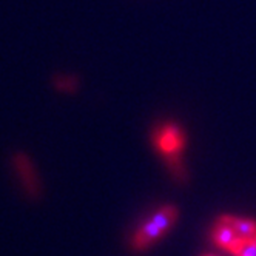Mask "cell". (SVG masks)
Listing matches in <instances>:
<instances>
[{
    "label": "cell",
    "instance_id": "3957f363",
    "mask_svg": "<svg viewBox=\"0 0 256 256\" xmlns=\"http://www.w3.org/2000/svg\"><path fill=\"white\" fill-rule=\"evenodd\" d=\"M221 221L228 224L234 233L240 236L242 241H256V222L253 221H246V219H236L232 216H224Z\"/></svg>",
    "mask_w": 256,
    "mask_h": 256
},
{
    "label": "cell",
    "instance_id": "7a4b0ae2",
    "mask_svg": "<svg viewBox=\"0 0 256 256\" xmlns=\"http://www.w3.org/2000/svg\"><path fill=\"white\" fill-rule=\"evenodd\" d=\"M156 142L162 153H166L167 156H176L182 147V134L176 126L167 125L158 133Z\"/></svg>",
    "mask_w": 256,
    "mask_h": 256
},
{
    "label": "cell",
    "instance_id": "6da1fadb",
    "mask_svg": "<svg viewBox=\"0 0 256 256\" xmlns=\"http://www.w3.org/2000/svg\"><path fill=\"white\" fill-rule=\"evenodd\" d=\"M176 216H178V212L174 207L160 208L150 219V222H147L138 232V234L134 236V246L138 248H144V247L150 246L154 240H158V238L174 222Z\"/></svg>",
    "mask_w": 256,
    "mask_h": 256
},
{
    "label": "cell",
    "instance_id": "8992f818",
    "mask_svg": "<svg viewBox=\"0 0 256 256\" xmlns=\"http://www.w3.org/2000/svg\"><path fill=\"white\" fill-rule=\"evenodd\" d=\"M207 256H212V254H207Z\"/></svg>",
    "mask_w": 256,
    "mask_h": 256
},
{
    "label": "cell",
    "instance_id": "5b68a950",
    "mask_svg": "<svg viewBox=\"0 0 256 256\" xmlns=\"http://www.w3.org/2000/svg\"><path fill=\"white\" fill-rule=\"evenodd\" d=\"M234 256H256V241H240L230 252Z\"/></svg>",
    "mask_w": 256,
    "mask_h": 256
},
{
    "label": "cell",
    "instance_id": "277c9868",
    "mask_svg": "<svg viewBox=\"0 0 256 256\" xmlns=\"http://www.w3.org/2000/svg\"><path fill=\"white\" fill-rule=\"evenodd\" d=\"M213 238H214V242L219 247H222V248H226L228 252H232L234 248V246L241 241L240 236L234 233V230L228 224H226L222 221H219V224H218V227L214 230Z\"/></svg>",
    "mask_w": 256,
    "mask_h": 256
}]
</instances>
